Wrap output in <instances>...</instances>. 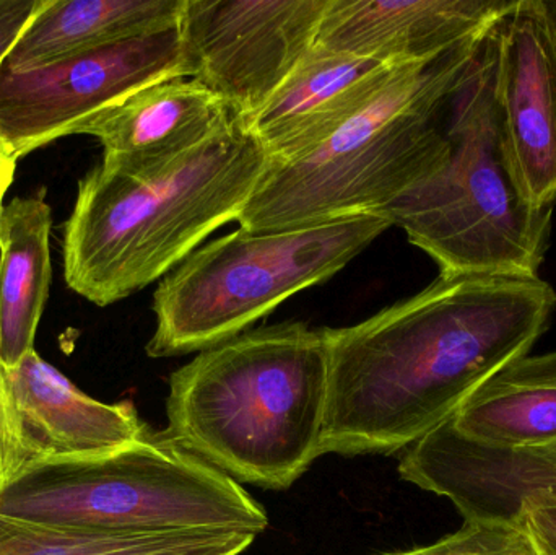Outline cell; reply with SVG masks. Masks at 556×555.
I'll use <instances>...</instances> for the list:
<instances>
[{
  "label": "cell",
  "instance_id": "cell-10",
  "mask_svg": "<svg viewBox=\"0 0 556 555\" xmlns=\"http://www.w3.org/2000/svg\"><path fill=\"white\" fill-rule=\"evenodd\" d=\"M498 101L509 155L535 207L556 199V28L542 0H516L496 23Z\"/></svg>",
  "mask_w": 556,
  "mask_h": 555
},
{
  "label": "cell",
  "instance_id": "cell-18",
  "mask_svg": "<svg viewBox=\"0 0 556 555\" xmlns=\"http://www.w3.org/2000/svg\"><path fill=\"white\" fill-rule=\"evenodd\" d=\"M247 531H93L0 515V555H188L227 546Z\"/></svg>",
  "mask_w": 556,
  "mask_h": 555
},
{
  "label": "cell",
  "instance_id": "cell-6",
  "mask_svg": "<svg viewBox=\"0 0 556 555\" xmlns=\"http://www.w3.org/2000/svg\"><path fill=\"white\" fill-rule=\"evenodd\" d=\"M0 515L93 531L261 534L269 527L240 482L152 429L106 455L28 466L0 494Z\"/></svg>",
  "mask_w": 556,
  "mask_h": 555
},
{
  "label": "cell",
  "instance_id": "cell-15",
  "mask_svg": "<svg viewBox=\"0 0 556 555\" xmlns=\"http://www.w3.org/2000/svg\"><path fill=\"white\" fill-rule=\"evenodd\" d=\"M185 0H46L3 67L33 71L81 52L178 28Z\"/></svg>",
  "mask_w": 556,
  "mask_h": 555
},
{
  "label": "cell",
  "instance_id": "cell-9",
  "mask_svg": "<svg viewBox=\"0 0 556 555\" xmlns=\"http://www.w3.org/2000/svg\"><path fill=\"white\" fill-rule=\"evenodd\" d=\"M189 77L178 28L71 55L25 72L0 71V139L18 159L72 136L127 94Z\"/></svg>",
  "mask_w": 556,
  "mask_h": 555
},
{
  "label": "cell",
  "instance_id": "cell-1",
  "mask_svg": "<svg viewBox=\"0 0 556 555\" xmlns=\"http://www.w3.org/2000/svg\"><path fill=\"white\" fill-rule=\"evenodd\" d=\"M556 293L539 276H441L365 321L324 328L329 391L320 455H394L453 419L529 354Z\"/></svg>",
  "mask_w": 556,
  "mask_h": 555
},
{
  "label": "cell",
  "instance_id": "cell-5",
  "mask_svg": "<svg viewBox=\"0 0 556 555\" xmlns=\"http://www.w3.org/2000/svg\"><path fill=\"white\" fill-rule=\"evenodd\" d=\"M496 23L447 101V149L437 172L386 212L441 276H539L551 237L554 207L529 202L509 155Z\"/></svg>",
  "mask_w": 556,
  "mask_h": 555
},
{
  "label": "cell",
  "instance_id": "cell-20",
  "mask_svg": "<svg viewBox=\"0 0 556 555\" xmlns=\"http://www.w3.org/2000/svg\"><path fill=\"white\" fill-rule=\"evenodd\" d=\"M28 466L9 368L0 358V494Z\"/></svg>",
  "mask_w": 556,
  "mask_h": 555
},
{
  "label": "cell",
  "instance_id": "cell-16",
  "mask_svg": "<svg viewBox=\"0 0 556 555\" xmlns=\"http://www.w3.org/2000/svg\"><path fill=\"white\" fill-rule=\"evenodd\" d=\"M52 209L46 192L18 195L0 227V358L16 367L36 351L52 282Z\"/></svg>",
  "mask_w": 556,
  "mask_h": 555
},
{
  "label": "cell",
  "instance_id": "cell-26",
  "mask_svg": "<svg viewBox=\"0 0 556 555\" xmlns=\"http://www.w3.org/2000/svg\"><path fill=\"white\" fill-rule=\"evenodd\" d=\"M544 2L545 12L551 16L552 23H554L556 28V0H542Z\"/></svg>",
  "mask_w": 556,
  "mask_h": 555
},
{
  "label": "cell",
  "instance_id": "cell-19",
  "mask_svg": "<svg viewBox=\"0 0 556 555\" xmlns=\"http://www.w3.org/2000/svg\"><path fill=\"white\" fill-rule=\"evenodd\" d=\"M384 555H544L525 518L515 524L466 521L457 533L430 546Z\"/></svg>",
  "mask_w": 556,
  "mask_h": 555
},
{
  "label": "cell",
  "instance_id": "cell-17",
  "mask_svg": "<svg viewBox=\"0 0 556 555\" xmlns=\"http://www.w3.org/2000/svg\"><path fill=\"white\" fill-rule=\"evenodd\" d=\"M451 422L460 436L498 449L556 443V352L506 365Z\"/></svg>",
  "mask_w": 556,
  "mask_h": 555
},
{
  "label": "cell",
  "instance_id": "cell-25",
  "mask_svg": "<svg viewBox=\"0 0 556 555\" xmlns=\"http://www.w3.org/2000/svg\"><path fill=\"white\" fill-rule=\"evenodd\" d=\"M257 534L248 533L244 534L240 540L233 541V543L227 544V546L215 547V550L204 551V553L188 554V555H240L244 551L250 550L256 541Z\"/></svg>",
  "mask_w": 556,
  "mask_h": 555
},
{
  "label": "cell",
  "instance_id": "cell-14",
  "mask_svg": "<svg viewBox=\"0 0 556 555\" xmlns=\"http://www.w3.org/2000/svg\"><path fill=\"white\" fill-rule=\"evenodd\" d=\"M9 377L28 466L106 455L150 429L132 401L108 404L88 396L36 351L9 368Z\"/></svg>",
  "mask_w": 556,
  "mask_h": 555
},
{
  "label": "cell",
  "instance_id": "cell-3",
  "mask_svg": "<svg viewBox=\"0 0 556 555\" xmlns=\"http://www.w3.org/2000/svg\"><path fill=\"white\" fill-rule=\"evenodd\" d=\"M327 391L323 329H250L169 375L166 432L240 484L285 491L323 456Z\"/></svg>",
  "mask_w": 556,
  "mask_h": 555
},
{
  "label": "cell",
  "instance_id": "cell-22",
  "mask_svg": "<svg viewBox=\"0 0 556 555\" xmlns=\"http://www.w3.org/2000/svg\"><path fill=\"white\" fill-rule=\"evenodd\" d=\"M522 518L544 555H556V504L526 505Z\"/></svg>",
  "mask_w": 556,
  "mask_h": 555
},
{
  "label": "cell",
  "instance_id": "cell-8",
  "mask_svg": "<svg viewBox=\"0 0 556 555\" xmlns=\"http://www.w3.org/2000/svg\"><path fill=\"white\" fill-rule=\"evenodd\" d=\"M330 0H185L191 78L241 119L260 113L316 45Z\"/></svg>",
  "mask_w": 556,
  "mask_h": 555
},
{
  "label": "cell",
  "instance_id": "cell-24",
  "mask_svg": "<svg viewBox=\"0 0 556 555\" xmlns=\"http://www.w3.org/2000/svg\"><path fill=\"white\" fill-rule=\"evenodd\" d=\"M521 452L529 465L534 466L538 471L556 476V443L534 446V449H521Z\"/></svg>",
  "mask_w": 556,
  "mask_h": 555
},
{
  "label": "cell",
  "instance_id": "cell-2",
  "mask_svg": "<svg viewBox=\"0 0 556 555\" xmlns=\"http://www.w3.org/2000/svg\"><path fill=\"white\" fill-rule=\"evenodd\" d=\"M270 159L248 119L153 175L97 165L78 181L62 256L68 289L110 306L168 276L237 222Z\"/></svg>",
  "mask_w": 556,
  "mask_h": 555
},
{
  "label": "cell",
  "instance_id": "cell-4",
  "mask_svg": "<svg viewBox=\"0 0 556 555\" xmlns=\"http://www.w3.org/2000/svg\"><path fill=\"white\" fill-rule=\"evenodd\" d=\"M485 35L434 61L399 65L381 93L323 146L269 162L240 228L264 234L386 214L424 185L446 153L447 101Z\"/></svg>",
  "mask_w": 556,
  "mask_h": 555
},
{
  "label": "cell",
  "instance_id": "cell-12",
  "mask_svg": "<svg viewBox=\"0 0 556 555\" xmlns=\"http://www.w3.org/2000/svg\"><path fill=\"white\" fill-rule=\"evenodd\" d=\"M516 0H330L316 45L384 64L431 62L485 35Z\"/></svg>",
  "mask_w": 556,
  "mask_h": 555
},
{
  "label": "cell",
  "instance_id": "cell-21",
  "mask_svg": "<svg viewBox=\"0 0 556 555\" xmlns=\"http://www.w3.org/2000/svg\"><path fill=\"white\" fill-rule=\"evenodd\" d=\"M46 0H0V71Z\"/></svg>",
  "mask_w": 556,
  "mask_h": 555
},
{
  "label": "cell",
  "instance_id": "cell-7",
  "mask_svg": "<svg viewBox=\"0 0 556 555\" xmlns=\"http://www.w3.org/2000/svg\"><path fill=\"white\" fill-rule=\"evenodd\" d=\"M391 227L386 214H362L217 238L159 283L147 355L181 357L250 331L301 290L332 279Z\"/></svg>",
  "mask_w": 556,
  "mask_h": 555
},
{
  "label": "cell",
  "instance_id": "cell-11",
  "mask_svg": "<svg viewBox=\"0 0 556 555\" xmlns=\"http://www.w3.org/2000/svg\"><path fill=\"white\" fill-rule=\"evenodd\" d=\"M238 119L222 98L194 78L147 85L81 123L74 134L103 147L101 165L153 175L175 165Z\"/></svg>",
  "mask_w": 556,
  "mask_h": 555
},
{
  "label": "cell",
  "instance_id": "cell-13",
  "mask_svg": "<svg viewBox=\"0 0 556 555\" xmlns=\"http://www.w3.org/2000/svg\"><path fill=\"white\" fill-rule=\"evenodd\" d=\"M397 67L314 45L248 123L270 162H291L323 146L362 113Z\"/></svg>",
  "mask_w": 556,
  "mask_h": 555
},
{
  "label": "cell",
  "instance_id": "cell-23",
  "mask_svg": "<svg viewBox=\"0 0 556 555\" xmlns=\"http://www.w3.org/2000/svg\"><path fill=\"white\" fill-rule=\"evenodd\" d=\"M18 160L12 147L5 140L0 139V227H2L3 211H5L3 198L12 186L13 179H15Z\"/></svg>",
  "mask_w": 556,
  "mask_h": 555
}]
</instances>
